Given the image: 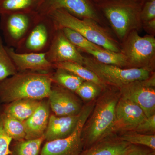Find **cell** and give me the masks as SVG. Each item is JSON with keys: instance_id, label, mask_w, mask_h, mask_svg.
<instances>
[{"instance_id": "1", "label": "cell", "mask_w": 155, "mask_h": 155, "mask_svg": "<svg viewBox=\"0 0 155 155\" xmlns=\"http://www.w3.org/2000/svg\"><path fill=\"white\" fill-rule=\"evenodd\" d=\"M53 72H17L0 81V101L9 104L20 99L47 98L53 85Z\"/></svg>"}, {"instance_id": "2", "label": "cell", "mask_w": 155, "mask_h": 155, "mask_svg": "<svg viewBox=\"0 0 155 155\" xmlns=\"http://www.w3.org/2000/svg\"><path fill=\"white\" fill-rule=\"evenodd\" d=\"M120 97L119 89L108 87L97 98L94 108L82 129L83 150L110 136L116 104Z\"/></svg>"}, {"instance_id": "3", "label": "cell", "mask_w": 155, "mask_h": 155, "mask_svg": "<svg viewBox=\"0 0 155 155\" xmlns=\"http://www.w3.org/2000/svg\"><path fill=\"white\" fill-rule=\"evenodd\" d=\"M143 3L134 0H114L95 5L122 42L131 31L141 29L140 14Z\"/></svg>"}, {"instance_id": "4", "label": "cell", "mask_w": 155, "mask_h": 155, "mask_svg": "<svg viewBox=\"0 0 155 155\" xmlns=\"http://www.w3.org/2000/svg\"><path fill=\"white\" fill-rule=\"evenodd\" d=\"M48 16L52 20L58 29L71 28L103 48L116 52H121L118 42L107 31L93 19L77 18L63 9L53 11Z\"/></svg>"}, {"instance_id": "5", "label": "cell", "mask_w": 155, "mask_h": 155, "mask_svg": "<svg viewBox=\"0 0 155 155\" xmlns=\"http://www.w3.org/2000/svg\"><path fill=\"white\" fill-rule=\"evenodd\" d=\"M121 52L126 58L127 68L153 71L155 64V38L153 35L141 36L133 30L122 41Z\"/></svg>"}, {"instance_id": "6", "label": "cell", "mask_w": 155, "mask_h": 155, "mask_svg": "<svg viewBox=\"0 0 155 155\" xmlns=\"http://www.w3.org/2000/svg\"><path fill=\"white\" fill-rule=\"evenodd\" d=\"M83 65L94 72L107 86L118 89L136 81L147 79L154 73L149 69L123 68L101 64L88 57H84Z\"/></svg>"}, {"instance_id": "7", "label": "cell", "mask_w": 155, "mask_h": 155, "mask_svg": "<svg viewBox=\"0 0 155 155\" xmlns=\"http://www.w3.org/2000/svg\"><path fill=\"white\" fill-rule=\"evenodd\" d=\"M96 100L84 105L75 130L65 138L46 141L40 155H80L84 146L81 134L84 124L94 108Z\"/></svg>"}, {"instance_id": "8", "label": "cell", "mask_w": 155, "mask_h": 155, "mask_svg": "<svg viewBox=\"0 0 155 155\" xmlns=\"http://www.w3.org/2000/svg\"><path fill=\"white\" fill-rule=\"evenodd\" d=\"M39 16L37 11L0 14V27L8 47L16 49Z\"/></svg>"}, {"instance_id": "9", "label": "cell", "mask_w": 155, "mask_h": 155, "mask_svg": "<svg viewBox=\"0 0 155 155\" xmlns=\"http://www.w3.org/2000/svg\"><path fill=\"white\" fill-rule=\"evenodd\" d=\"M57 29L49 16L40 15L24 39L14 49L15 51L18 53L46 52Z\"/></svg>"}, {"instance_id": "10", "label": "cell", "mask_w": 155, "mask_h": 155, "mask_svg": "<svg viewBox=\"0 0 155 155\" xmlns=\"http://www.w3.org/2000/svg\"><path fill=\"white\" fill-rule=\"evenodd\" d=\"M60 9L80 19H93L99 24L102 22V15L91 0H41L36 11L45 16Z\"/></svg>"}, {"instance_id": "11", "label": "cell", "mask_w": 155, "mask_h": 155, "mask_svg": "<svg viewBox=\"0 0 155 155\" xmlns=\"http://www.w3.org/2000/svg\"><path fill=\"white\" fill-rule=\"evenodd\" d=\"M119 90L121 96L140 106L147 117L155 114V72L147 79L133 81Z\"/></svg>"}, {"instance_id": "12", "label": "cell", "mask_w": 155, "mask_h": 155, "mask_svg": "<svg viewBox=\"0 0 155 155\" xmlns=\"http://www.w3.org/2000/svg\"><path fill=\"white\" fill-rule=\"evenodd\" d=\"M146 118L144 112L137 104L121 96L116 104L115 118L110 136L134 131Z\"/></svg>"}, {"instance_id": "13", "label": "cell", "mask_w": 155, "mask_h": 155, "mask_svg": "<svg viewBox=\"0 0 155 155\" xmlns=\"http://www.w3.org/2000/svg\"><path fill=\"white\" fill-rule=\"evenodd\" d=\"M46 57L53 64L73 62L83 65L84 58L61 29H57L49 48L46 52Z\"/></svg>"}, {"instance_id": "14", "label": "cell", "mask_w": 155, "mask_h": 155, "mask_svg": "<svg viewBox=\"0 0 155 155\" xmlns=\"http://www.w3.org/2000/svg\"><path fill=\"white\" fill-rule=\"evenodd\" d=\"M73 92L59 86H52L49 95L50 107L56 116L77 115L82 110V102Z\"/></svg>"}, {"instance_id": "15", "label": "cell", "mask_w": 155, "mask_h": 155, "mask_svg": "<svg viewBox=\"0 0 155 155\" xmlns=\"http://www.w3.org/2000/svg\"><path fill=\"white\" fill-rule=\"evenodd\" d=\"M6 48L17 72H48L55 69L53 64L47 59L46 53H18L14 48L6 46Z\"/></svg>"}, {"instance_id": "16", "label": "cell", "mask_w": 155, "mask_h": 155, "mask_svg": "<svg viewBox=\"0 0 155 155\" xmlns=\"http://www.w3.org/2000/svg\"><path fill=\"white\" fill-rule=\"evenodd\" d=\"M134 146L116 135L109 136L83 150L80 155H125Z\"/></svg>"}, {"instance_id": "17", "label": "cell", "mask_w": 155, "mask_h": 155, "mask_svg": "<svg viewBox=\"0 0 155 155\" xmlns=\"http://www.w3.org/2000/svg\"><path fill=\"white\" fill-rule=\"evenodd\" d=\"M81 112L77 115L50 116L48 127L44 134L45 141L65 138L75 130L80 119Z\"/></svg>"}, {"instance_id": "18", "label": "cell", "mask_w": 155, "mask_h": 155, "mask_svg": "<svg viewBox=\"0 0 155 155\" xmlns=\"http://www.w3.org/2000/svg\"><path fill=\"white\" fill-rule=\"evenodd\" d=\"M48 101H41L36 110L25 121V139H37L44 135L50 118Z\"/></svg>"}, {"instance_id": "19", "label": "cell", "mask_w": 155, "mask_h": 155, "mask_svg": "<svg viewBox=\"0 0 155 155\" xmlns=\"http://www.w3.org/2000/svg\"><path fill=\"white\" fill-rule=\"evenodd\" d=\"M41 101L23 99L8 104L2 111L3 114L21 121H25L38 107Z\"/></svg>"}, {"instance_id": "20", "label": "cell", "mask_w": 155, "mask_h": 155, "mask_svg": "<svg viewBox=\"0 0 155 155\" xmlns=\"http://www.w3.org/2000/svg\"><path fill=\"white\" fill-rule=\"evenodd\" d=\"M81 51L89 54L96 61L101 64L127 68L126 58L121 52H116L104 48L87 49Z\"/></svg>"}, {"instance_id": "21", "label": "cell", "mask_w": 155, "mask_h": 155, "mask_svg": "<svg viewBox=\"0 0 155 155\" xmlns=\"http://www.w3.org/2000/svg\"><path fill=\"white\" fill-rule=\"evenodd\" d=\"M55 69L61 68L68 70L85 81H90L104 88L108 87L104 84L95 74L83 65L73 62H64L53 64Z\"/></svg>"}, {"instance_id": "22", "label": "cell", "mask_w": 155, "mask_h": 155, "mask_svg": "<svg viewBox=\"0 0 155 155\" xmlns=\"http://www.w3.org/2000/svg\"><path fill=\"white\" fill-rule=\"evenodd\" d=\"M41 0H0V14L36 11Z\"/></svg>"}, {"instance_id": "23", "label": "cell", "mask_w": 155, "mask_h": 155, "mask_svg": "<svg viewBox=\"0 0 155 155\" xmlns=\"http://www.w3.org/2000/svg\"><path fill=\"white\" fill-rule=\"evenodd\" d=\"M53 72V83L75 92L84 80L68 70L61 68H56Z\"/></svg>"}, {"instance_id": "24", "label": "cell", "mask_w": 155, "mask_h": 155, "mask_svg": "<svg viewBox=\"0 0 155 155\" xmlns=\"http://www.w3.org/2000/svg\"><path fill=\"white\" fill-rule=\"evenodd\" d=\"M45 141L44 135L35 139H24L15 141L9 155H40L42 144Z\"/></svg>"}, {"instance_id": "25", "label": "cell", "mask_w": 155, "mask_h": 155, "mask_svg": "<svg viewBox=\"0 0 155 155\" xmlns=\"http://www.w3.org/2000/svg\"><path fill=\"white\" fill-rule=\"evenodd\" d=\"M3 125L8 135L15 141L25 139V128L24 122L3 114Z\"/></svg>"}, {"instance_id": "26", "label": "cell", "mask_w": 155, "mask_h": 155, "mask_svg": "<svg viewBox=\"0 0 155 155\" xmlns=\"http://www.w3.org/2000/svg\"><path fill=\"white\" fill-rule=\"evenodd\" d=\"M60 29L62 31L66 38L79 50V51L87 49L103 48L89 41L82 35L71 28H63Z\"/></svg>"}, {"instance_id": "27", "label": "cell", "mask_w": 155, "mask_h": 155, "mask_svg": "<svg viewBox=\"0 0 155 155\" xmlns=\"http://www.w3.org/2000/svg\"><path fill=\"white\" fill-rule=\"evenodd\" d=\"M119 137L122 140L130 144L145 146L155 150V134H143L134 131H130L124 132Z\"/></svg>"}, {"instance_id": "28", "label": "cell", "mask_w": 155, "mask_h": 155, "mask_svg": "<svg viewBox=\"0 0 155 155\" xmlns=\"http://www.w3.org/2000/svg\"><path fill=\"white\" fill-rule=\"evenodd\" d=\"M17 72L6 46L3 44L2 38L0 36V81L14 75Z\"/></svg>"}, {"instance_id": "29", "label": "cell", "mask_w": 155, "mask_h": 155, "mask_svg": "<svg viewBox=\"0 0 155 155\" xmlns=\"http://www.w3.org/2000/svg\"><path fill=\"white\" fill-rule=\"evenodd\" d=\"M106 89L93 82L84 81L75 93L83 101L88 103L96 100Z\"/></svg>"}, {"instance_id": "30", "label": "cell", "mask_w": 155, "mask_h": 155, "mask_svg": "<svg viewBox=\"0 0 155 155\" xmlns=\"http://www.w3.org/2000/svg\"><path fill=\"white\" fill-rule=\"evenodd\" d=\"M12 140L4 128L2 112L0 111V155H9L11 153V145Z\"/></svg>"}, {"instance_id": "31", "label": "cell", "mask_w": 155, "mask_h": 155, "mask_svg": "<svg viewBox=\"0 0 155 155\" xmlns=\"http://www.w3.org/2000/svg\"><path fill=\"white\" fill-rule=\"evenodd\" d=\"M134 131L146 134H155V114L147 117L140 122Z\"/></svg>"}, {"instance_id": "32", "label": "cell", "mask_w": 155, "mask_h": 155, "mask_svg": "<svg viewBox=\"0 0 155 155\" xmlns=\"http://www.w3.org/2000/svg\"><path fill=\"white\" fill-rule=\"evenodd\" d=\"M142 23L155 19V0L143 3L140 14Z\"/></svg>"}, {"instance_id": "33", "label": "cell", "mask_w": 155, "mask_h": 155, "mask_svg": "<svg viewBox=\"0 0 155 155\" xmlns=\"http://www.w3.org/2000/svg\"><path fill=\"white\" fill-rule=\"evenodd\" d=\"M143 27L150 35H154L155 33V19L142 23Z\"/></svg>"}, {"instance_id": "34", "label": "cell", "mask_w": 155, "mask_h": 155, "mask_svg": "<svg viewBox=\"0 0 155 155\" xmlns=\"http://www.w3.org/2000/svg\"><path fill=\"white\" fill-rule=\"evenodd\" d=\"M149 152V150L135 145L129 153L125 155H147Z\"/></svg>"}, {"instance_id": "35", "label": "cell", "mask_w": 155, "mask_h": 155, "mask_svg": "<svg viewBox=\"0 0 155 155\" xmlns=\"http://www.w3.org/2000/svg\"><path fill=\"white\" fill-rule=\"evenodd\" d=\"M95 5L101 4V3L107 2H110L114 0H91Z\"/></svg>"}, {"instance_id": "36", "label": "cell", "mask_w": 155, "mask_h": 155, "mask_svg": "<svg viewBox=\"0 0 155 155\" xmlns=\"http://www.w3.org/2000/svg\"><path fill=\"white\" fill-rule=\"evenodd\" d=\"M135 2H138L144 3V2L147 1H153V0H134Z\"/></svg>"}, {"instance_id": "37", "label": "cell", "mask_w": 155, "mask_h": 155, "mask_svg": "<svg viewBox=\"0 0 155 155\" xmlns=\"http://www.w3.org/2000/svg\"><path fill=\"white\" fill-rule=\"evenodd\" d=\"M147 155H155V150H153L152 151H150L148 153Z\"/></svg>"}]
</instances>
